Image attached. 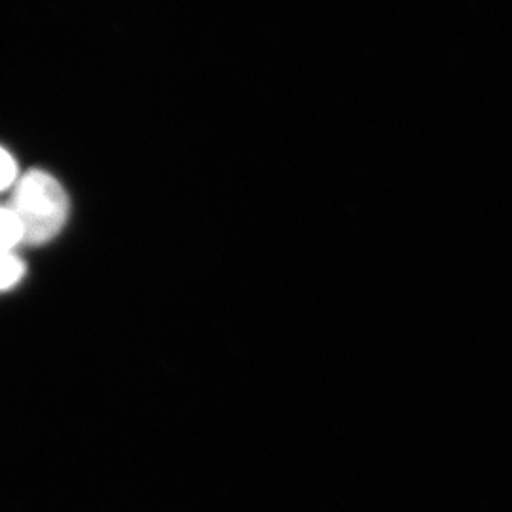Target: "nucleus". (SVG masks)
<instances>
[{
	"instance_id": "4",
	"label": "nucleus",
	"mask_w": 512,
	"mask_h": 512,
	"mask_svg": "<svg viewBox=\"0 0 512 512\" xmlns=\"http://www.w3.org/2000/svg\"><path fill=\"white\" fill-rule=\"evenodd\" d=\"M18 177V167L14 158L0 147V190L8 188Z\"/></svg>"
},
{
	"instance_id": "1",
	"label": "nucleus",
	"mask_w": 512,
	"mask_h": 512,
	"mask_svg": "<svg viewBox=\"0 0 512 512\" xmlns=\"http://www.w3.org/2000/svg\"><path fill=\"white\" fill-rule=\"evenodd\" d=\"M21 243L42 245L54 239L69 217V198L61 183L44 171H31L19 179L12 205Z\"/></svg>"
},
{
	"instance_id": "3",
	"label": "nucleus",
	"mask_w": 512,
	"mask_h": 512,
	"mask_svg": "<svg viewBox=\"0 0 512 512\" xmlns=\"http://www.w3.org/2000/svg\"><path fill=\"white\" fill-rule=\"evenodd\" d=\"M23 262L12 253H0V293L18 285L23 277Z\"/></svg>"
},
{
	"instance_id": "2",
	"label": "nucleus",
	"mask_w": 512,
	"mask_h": 512,
	"mask_svg": "<svg viewBox=\"0 0 512 512\" xmlns=\"http://www.w3.org/2000/svg\"><path fill=\"white\" fill-rule=\"evenodd\" d=\"M18 243H21L18 220L10 207H0V253H12Z\"/></svg>"
}]
</instances>
